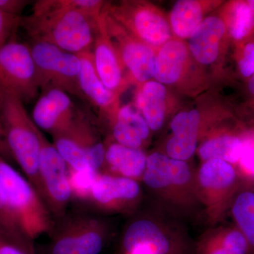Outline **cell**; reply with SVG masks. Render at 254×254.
I'll return each instance as SVG.
<instances>
[{
  "mask_svg": "<svg viewBox=\"0 0 254 254\" xmlns=\"http://www.w3.org/2000/svg\"><path fill=\"white\" fill-rule=\"evenodd\" d=\"M100 172L87 170L77 171L68 168V181L72 198L82 200L90 199L92 188Z\"/></svg>",
  "mask_w": 254,
  "mask_h": 254,
  "instance_id": "cell-28",
  "label": "cell"
},
{
  "mask_svg": "<svg viewBox=\"0 0 254 254\" xmlns=\"http://www.w3.org/2000/svg\"><path fill=\"white\" fill-rule=\"evenodd\" d=\"M250 245L240 230H231L200 242L197 254H247Z\"/></svg>",
  "mask_w": 254,
  "mask_h": 254,
  "instance_id": "cell-23",
  "label": "cell"
},
{
  "mask_svg": "<svg viewBox=\"0 0 254 254\" xmlns=\"http://www.w3.org/2000/svg\"><path fill=\"white\" fill-rule=\"evenodd\" d=\"M232 215L240 231L254 250V193L244 191L237 195L232 206Z\"/></svg>",
  "mask_w": 254,
  "mask_h": 254,
  "instance_id": "cell-26",
  "label": "cell"
},
{
  "mask_svg": "<svg viewBox=\"0 0 254 254\" xmlns=\"http://www.w3.org/2000/svg\"><path fill=\"white\" fill-rule=\"evenodd\" d=\"M77 115L67 93L50 89L38 97L31 118L41 131L53 136L67 129Z\"/></svg>",
  "mask_w": 254,
  "mask_h": 254,
  "instance_id": "cell-8",
  "label": "cell"
},
{
  "mask_svg": "<svg viewBox=\"0 0 254 254\" xmlns=\"http://www.w3.org/2000/svg\"><path fill=\"white\" fill-rule=\"evenodd\" d=\"M103 9L110 16L122 18L130 26L137 36L145 43L158 46L165 43L170 36L168 23L163 17L148 8L137 6L132 11L121 9L115 11Z\"/></svg>",
  "mask_w": 254,
  "mask_h": 254,
  "instance_id": "cell-13",
  "label": "cell"
},
{
  "mask_svg": "<svg viewBox=\"0 0 254 254\" xmlns=\"http://www.w3.org/2000/svg\"><path fill=\"white\" fill-rule=\"evenodd\" d=\"M236 180L237 173L232 164L221 160L205 161L198 172V182L205 190H228Z\"/></svg>",
  "mask_w": 254,
  "mask_h": 254,
  "instance_id": "cell-22",
  "label": "cell"
},
{
  "mask_svg": "<svg viewBox=\"0 0 254 254\" xmlns=\"http://www.w3.org/2000/svg\"><path fill=\"white\" fill-rule=\"evenodd\" d=\"M0 230L16 240L32 242L23 233L1 189H0Z\"/></svg>",
  "mask_w": 254,
  "mask_h": 254,
  "instance_id": "cell-29",
  "label": "cell"
},
{
  "mask_svg": "<svg viewBox=\"0 0 254 254\" xmlns=\"http://www.w3.org/2000/svg\"><path fill=\"white\" fill-rule=\"evenodd\" d=\"M105 239L106 231L99 220L77 219L55 235L50 254H100Z\"/></svg>",
  "mask_w": 254,
  "mask_h": 254,
  "instance_id": "cell-7",
  "label": "cell"
},
{
  "mask_svg": "<svg viewBox=\"0 0 254 254\" xmlns=\"http://www.w3.org/2000/svg\"><path fill=\"white\" fill-rule=\"evenodd\" d=\"M21 16L6 14L0 9V48L4 46L13 36L19 26Z\"/></svg>",
  "mask_w": 254,
  "mask_h": 254,
  "instance_id": "cell-32",
  "label": "cell"
},
{
  "mask_svg": "<svg viewBox=\"0 0 254 254\" xmlns=\"http://www.w3.org/2000/svg\"><path fill=\"white\" fill-rule=\"evenodd\" d=\"M166 90L161 83L155 81L145 83L136 98V106L152 130L163 126L165 113Z\"/></svg>",
  "mask_w": 254,
  "mask_h": 254,
  "instance_id": "cell-20",
  "label": "cell"
},
{
  "mask_svg": "<svg viewBox=\"0 0 254 254\" xmlns=\"http://www.w3.org/2000/svg\"><path fill=\"white\" fill-rule=\"evenodd\" d=\"M202 9L199 3L193 0L177 1L171 13L174 32L181 38L191 36L201 23Z\"/></svg>",
  "mask_w": 254,
  "mask_h": 254,
  "instance_id": "cell-25",
  "label": "cell"
},
{
  "mask_svg": "<svg viewBox=\"0 0 254 254\" xmlns=\"http://www.w3.org/2000/svg\"><path fill=\"white\" fill-rule=\"evenodd\" d=\"M78 55L81 61L78 81L82 94L100 110L108 112L116 100L115 93L108 90L100 80L95 68L93 53L87 51Z\"/></svg>",
  "mask_w": 254,
  "mask_h": 254,
  "instance_id": "cell-16",
  "label": "cell"
},
{
  "mask_svg": "<svg viewBox=\"0 0 254 254\" xmlns=\"http://www.w3.org/2000/svg\"><path fill=\"white\" fill-rule=\"evenodd\" d=\"M225 31V23L220 18L209 17L201 21L190 40V52L197 61L209 64L217 59L219 43Z\"/></svg>",
  "mask_w": 254,
  "mask_h": 254,
  "instance_id": "cell-15",
  "label": "cell"
},
{
  "mask_svg": "<svg viewBox=\"0 0 254 254\" xmlns=\"http://www.w3.org/2000/svg\"><path fill=\"white\" fill-rule=\"evenodd\" d=\"M93 61L95 69L105 86L113 92L118 90L123 81L121 68L107 30L103 11L96 20Z\"/></svg>",
  "mask_w": 254,
  "mask_h": 254,
  "instance_id": "cell-12",
  "label": "cell"
},
{
  "mask_svg": "<svg viewBox=\"0 0 254 254\" xmlns=\"http://www.w3.org/2000/svg\"><path fill=\"white\" fill-rule=\"evenodd\" d=\"M97 18L78 9L76 0H40L29 15L21 16L19 26L31 41L46 42L78 55L91 51Z\"/></svg>",
  "mask_w": 254,
  "mask_h": 254,
  "instance_id": "cell-1",
  "label": "cell"
},
{
  "mask_svg": "<svg viewBox=\"0 0 254 254\" xmlns=\"http://www.w3.org/2000/svg\"><path fill=\"white\" fill-rule=\"evenodd\" d=\"M0 254H36L33 242L16 240L0 230Z\"/></svg>",
  "mask_w": 254,
  "mask_h": 254,
  "instance_id": "cell-30",
  "label": "cell"
},
{
  "mask_svg": "<svg viewBox=\"0 0 254 254\" xmlns=\"http://www.w3.org/2000/svg\"><path fill=\"white\" fill-rule=\"evenodd\" d=\"M147 156L140 148H133L120 143H112L105 148V164L115 175L136 180L143 176Z\"/></svg>",
  "mask_w": 254,
  "mask_h": 254,
  "instance_id": "cell-18",
  "label": "cell"
},
{
  "mask_svg": "<svg viewBox=\"0 0 254 254\" xmlns=\"http://www.w3.org/2000/svg\"><path fill=\"white\" fill-rule=\"evenodd\" d=\"M241 73L245 77H250L254 73V42L245 47L242 59L239 63Z\"/></svg>",
  "mask_w": 254,
  "mask_h": 254,
  "instance_id": "cell-33",
  "label": "cell"
},
{
  "mask_svg": "<svg viewBox=\"0 0 254 254\" xmlns=\"http://www.w3.org/2000/svg\"><path fill=\"white\" fill-rule=\"evenodd\" d=\"M242 141L233 136H222L205 141L199 148V155L204 161L221 160L227 163H236L240 160Z\"/></svg>",
  "mask_w": 254,
  "mask_h": 254,
  "instance_id": "cell-24",
  "label": "cell"
},
{
  "mask_svg": "<svg viewBox=\"0 0 254 254\" xmlns=\"http://www.w3.org/2000/svg\"><path fill=\"white\" fill-rule=\"evenodd\" d=\"M29 3L27 0H0V9L6 14L21 16Z\"/></svg>",
  "mask_w": 254,
  "mask_h": 254,
  "instance_id": "cell-34",
  "label": "cell"
},
{
  "mask_svg": "<svg viewBox=\"0 0 254 254\" xmlns=\"http://www.w3.org/2000/svg\"><path fill=\"white\" fill-rule=\"evenodd\" d=\"M150 128L138 110L126 105L117 113L113 133L117 143L133 148H140L149 136Z\"/></svg>",
  "mask_w": 254,
  "mask_h": 254,
  "instance_id": "cell-17",
  "label": "cell"
},
{
  "mask_svg": "<svg viewBox=\"0 0 254 254\" xmlns=\"http://www.w3.org/2000/svg\"><path fill=\"white\" fill-rule=\"evenodd\" d=\"M40 92L29 44L11 38L0 48V93L28 103Z\"/></svg>",
  "mask_w": 254,
  "mask_h": 254,
  "instance_id": "cell-5",
  "label": "cell"
},
{
  "mask_svg": "<svg viewBox=\"0 0 254 254\" xmlns=\"http://www.w3.org/2000/svg\"><path fill=\"white\" fill-rule=\"evenodd\" d=\"M0 153H1L4 158L7 156V155H10L7 145H6V139H5L4 131V129H3L1 119H0Z\"/></svg>",
  "mask_w": 254,
  "mask_h": 254,
  "instance_id": "cell-35",
  "label": "cell"
},
{
  "mask_svg": "<svg viewBox=\"0 0 254 254\" xmlns=\"http://www.w3.org/2000/svg\"><path fill=\"white\" fill-rule=\"evenodd\" d=\"M248 4L254 11V0H251V1H249Z\"/></svg>",
  "mask_w": 254,
  "mask_h": 254,
  "instance_id": "cell-37",
  "label": "cell"
},
{
  "mask_svg": "<svg viewBox=\"0 0 254 254\" xmlns=\"http://www.w3.org/2000/svg\"><path fill=\"white\" fill-rule=\"evenodd\" d=\"M143 249L153 254H190L186 245L174 240L153 221L141 219L132 222L122 242V250Z\"/></svg>",
  "mask_w": 254,
  "mask_h": 254,
  "instance_id": "cell-9",
  "label": "cell"
},
{
  "mask_svg": "<svg viewBox=\"0 0 254 254\" xmlns=\"http://www.w3.org/2000/svg\"><path fill=\"white\" fill-rule=\"evenodd\" d=\"M199 113L196 110L179 113L171 123L173 136L168 141V156L177 160H188L194 153L198 141Z\"/></svg>",
  "mask_w": 254,
  "mask_h": 254,
  "instance_id": "cell-14",
  "label": "cell"
},
{
  "mask_svg": "<svg viewBox=\"0 0 254 254\" xmlns=\"http://www.w3.org/2000/svg\"><path fill=\"white\" fill-rule=\"evenodd\" d=\"M0 189L24 235L33 242L50 232L51 212L36 188L0 153Z\"/></svg>",
  "mask_w": 254,
  "mask_h": 254,
  "instance_id": "cell-3",
  "label": "cell"
},
{
  "mask_svg": "<svg viewBox=\"0 0 254 254\" xmlns=\"http://www.w3.org/2000/svg\"><path fill=\"white\" fill-rule=\"evenodd\" d=\"M190 167L183 160L170 158L160 153L147 157L146 167L142 180L153 190H163L169 187L182 186L190 181Z\"/></svg>",
  "mask_w": 254,
  "mask_h": 254,
  "instance_id": "cell-11",
  "label": "cell"
},
{
  "mask_svg": "<svg viewBox=\"0 0 254 254\" xmlns=\"http://www.w3.org/2000/svg\"><path fill=\"white\" fill-rule=\"evenodd\" d=\"M242 153L239 163L245 173L254 177V133L242 139Z\"/></svg>",
  "mask_w": 254,
  "mask_h": 254,
  "instance_id": "cell-31",
  "label": "cell"
},
{
  "mask_svg": "<svg viewBox=\"0 0 254 254\" xmlns=\"http://www.w3.org/2000/svg\"><path fill=\"white\" fill-rule=\"evenodd\" d=\"M254 28V11L248 3L237 2L232 8L230 32L235 39L248 36Z\"/></svg>",
  "mask_w": 254,
  "mask_h": 254,
  "instance_id": "cell-27",
  "label": "cell"
},
{
  "mask_svg": "<svg viewBox=\"0 0 254 254\" xmlns=\"http://www.w3.org/2000/svg\"><path fill=\"white\" fill-rule=\"evenodd\" d=\"M121 57L124 64L138 82L148 81L154 76L155 56L145 43L121 38Z\"/></svg>",
  "mask_w": 254,
  "mask_h": 254,
  "instance_id": "cell-19",
  "label": "cell"
},
{
  "mask_svg": "<svg viewBox=\"0 0 254 254\" xmlns=\"http://www.w3.org/2000/svg\"><path fill=\"white\" fill-rule=\"evenodd\" d=\"M248 86L251 93L254 95V73L252 75V78H251L250 82H249Z\"/></svg>",
  "mask_w": 254,
  "mask_h": 254,
  "instance_id": "cell-36",
  "label": "cell"
},
{
  "mask_svg": "<svg viewBox=\"0 0 254 254\" xmlns=\"http://www.w3.org/2000/svg\"><path fill=\"white\" fill-rule=\"evenodd\" d=\"M29 46L41 93L59 89L67 94L84 98L78 81L81 69L79 55L46 42L31 41Z\"/></svg>",
  "mask_w": 254,
  "mask_h": 254,
  "instance_id": "cell-4",
  "label": "cell"
},
{
  "mask_svg": "<svg viewBox=\"0 0 254 254\" xmlns=\"http://www.w3.org/2000/svg\"><path fill=\"white\" fill-rule=\"evenodd\" d=\"M140 192L141 188L136 180L99 173L92 188L89 200L103 210H120L134 202Z\"/></svg>",
  "mask_w": 254,
  "mask_h": 254,
  "instance_id": "cell-10",
  "label": "cell"
},
{
  "mask_svg": "<svg viewBox=\"0 0 254 254\" xmlns=\"http://www.w3.org/2000/svg\"><path fill=\"white\" fill-rule=\"evenodd\" d=\"M38 136L41 144L39 175L43 200L51 213L61 214L72 198L68 167L40 128Z\"/></svg>",
  "mask_w": 254,
  "mask_h": 254,
  "instance_id": "cell-6",
  "label": "cell"
},
{
  "mask_svg": "<svg viewBox=\"0 0 254 254\" xmlns=\"http://www.w3.org/2000/svg\"><path fill=\"white\" fill-rule=\"evenodd\" d=\"M187 58L186 46L180 41L165 43L155 57L154 77L161 83H173L181 75Z\"/></svg>",
  "mask_w": 254,
  "mask_h": 254,
  "instance_id": "cell-21",
  "label": "cell"
},
{
  "mask_svg": "<svg viewBox=\"0 0 254 254\" xmlns=\"http://www.w3.org/2000/svg\"><path fill=\"white\" fill-rule=\"evenodd\" d=\"M0 119L10 155L43 199L39 175V128L28 115L24 103L6 93H0Z\"/></svg>",
  "mask_w": 254,
  "mask_h": 254,
  "instance_id": "cell-2",
  "label": "cell"
}]
</instances>
